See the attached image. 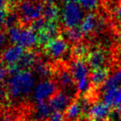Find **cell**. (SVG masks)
Returning a JSON list of instances; mask_svg holds the SVG:
<instances>
[{"instance_id": "6da1fadb", "label": "cell", "mask_w": 121, "mask_h": 121, "mask_svg": "<svg viewBox=\"0 0 121 121\" xmlns=\"http://www.w3.org/2000/svg\"><path fill=\"white\" fill-rule=\"evenodd\" d=\"M36 86V78L29 70H22L12 75L7 83V92L13 99L31 95Z\"/></svg>"}, {"instance_id": "7a4b0ae2", "label": "cell", "mask_w": 121, "mask_h": 121, "mask_svg": "<svg viewBox=\"0 0 121 121\" xmlns=\"http://www.w3.org/2000/svg\"><path fill=\"white\" fill-rule=\"evenodd\" d=\"M89 65L84 59H76L71 64V73L76 85V89L81 93H86L91 88V73Z\"/></svg>"}, {"instance_id": "3957f363", "label": "cell", "mask_w": 121, "mask_h": 121, "mask_svg": "<svg viewBox=\"0 0 121 121\" xmlns=\"http://www.w3.org/2000/svg\"><path fill=\"white\" fill-rule=\"evenodd\" d=\"M45 6L35 0H22L17 5L19 19L24 23H32L41 18Z\"/></svg>"}, {"instance_id": "277c9868", "label": "cell", "mask_w": 121, "mask_h": 121, "mask_svg": "<svg viewBox=\"0 0 121 121\" xmlns=\"http://www.w3.org/2000/svg\"><path fill=\"white\" fill-rule=\"evenodd\" d=\"M84 17V10L78 3L65 4L61 12V21L66 29L80 27Z\"/></svg>"}, {"instance_id": "5b68a950", "label": "cell", "mask_w": 121, "mask_h": 121, "mask_svg": "<svg viewBox=\"0 0 121 121\" xmlns=\"http://www.w3.org/2000/svg\"><path fill=\"white\" fill-rule=\"evenodd\" d=\"M57 86L51 80H42L36 85L32 92L33 99L37 103L49 100L56 93Z\"/></svg>"}, {"instance_id": "8992f818", "label": "cell", "mask_w": 121, "mask_h": 121, "mask_svg": "<svg viewBox=\"0 0 121 121\" xmlns=\"http://www.w3.org/2000/svg\"><path fill=\"white\" fill-rule=\"evenodd\" d=\"M69 49L67 41L63 37H57L51 40L45 45V52L52 59L62 57Z\"/></svg>"}, {"instance_id": "52a82bcc", "label": "cell", "mask_w": 121, "mask_h": 121, "mask_svg": "<svg viewBox=\"0 0 121 121\" xmlns=\"http://www.w3.org/2000/svg\"><path fill=\"white\" fill-rule=\"evenodd\" d=\"M103 26L104 21L100 17H98L94 13H88L84 17L79 27L83 35H91L102 29Z\"/></svg>"}, {"instance_id": "ba28073f", "label": "cell", "mask_w": 121, "mask_h": 121, "mask_svg": "<svg viewBox=\"0 0 121 121\" xmlns=\"http://www.w3.org/2000/svg\"><path fill=\"white\" fill-rule=\"evenodd\" d=\"M24 49L17 45L7 47L2 53V61L8 67L17 65L24 54Z\"/></svg>"}, {"instance_id": "9c48e42d", "label": "cell", "mask_w": 121, "mask_h": 121, "mask_svg": "<svg viewBox=\"0 0 121 121\" xmlns=\"http://www.w3.org/2000/svg\"><path fill=\"white\" fill-rule=\"evenodd\" d=\"M102 101L111 110L121 111V86L104 91Z\"/></svg>"}, {"instance_id": "30bf717a", "label": "cell", "mask_w": 121, "mask_h": 121, "mask_svg": "<svg viewBox=\"0 0 121 121\" xmlns=\"http://www.w3.org/2000/svg\"><path fill=\"white\" fill-rule=\"evenodd\" d=\"M71 95L67 92L60 91L56 92L47 102L53 111L64 112L71 104Z\"/></svg>"}, {"instance_id": "8fae6325", "label": "cell", "mask_w": 121, "mask_h": 121, "mask_svg": "<svg viewBox=\"0 0 121 121\" xmlns=\"http://www.w3.org/2000/svg\"><path fill=\"white\" fill-rule=\"evenodd\" d=\"M60 28L56 22H47L44 27L37 33L38 35V43L44 45L51 40L58 37Z\"/></svg>"}, {"instance_id": "7c38bea8", "label": "cell", "mask_w": 121, "mask_h": 121, "mask_svg": "<svg viewBox=\"0 0 121 121\" xmlns=\"http://www.w3.org/2000/svg\"><path fill=\"white\" fill-rule=\"evenodd\" d=\"M87 64L92 69L104 67L108 60L107 52L101 48H94L89 52L87 57Z\"/></svg>"}, {"instance_id": "4fadbf2b", "label": "cell", "mask_w": 121, "mask_h": 121, "mask_svg": "<svg viewBox=\"0 0 121 121\" xmlns=\"http://www.w3.org/2000/svg\"><path fill=\"white\" fill-rule=\"evenodd\" d=\"M110 112L111 109L103 101H97L90 107L88 115L91 121H99L107 119Z\"/></svg>"}, {"instance_id": "5bb4252c", "label": "cell", "mask_w": 121, "mask_h": 121, "mask_svg": "<svg viewBox=\"0 0 121 121\" xmlns=\"http://www.w3.org/2000/svg\"><path fill=\"white\" fill-rule=\"evenodd\" d=\"M38 43V35L32 28H22L16 45L23 49H31Z\"/></svg>"}, {"instance_id": "9a60e30c", "label": "cell", "mask_w": 121, "mask_h": 121, "mask_svg": "<svg viewBox=\"0 0 121 121\" xmlns=\"http://www.w3.org/2000/svg\"><path fill=\"white\" fill-rule=\"evenodd\" d=\"M109 76V71L106 66L92 69L91 72V82L95 87L102 86Z\"/></svg>"}, {"instance_id": "2e32d148", "label": "cell", "mask_w": 121, "mask_h": 121, "mask_svg": "<svg viewBox=\"0 0 121 121\" xmlns=\"http://www.w3.org/2000/svg\"><path fill=\"white\" fill-rule=\"evenodd\" d=\"M85 111L84 105L82 101L75 100L71 103L66 110L65 111L66 119L70 121H75L81 116L82 113Z\"/></svg>"}, {"instance_id": "e0dca14e", "label": "cell", "mask_w": 121, "mask_h": 121, "mask_svg": "<svg viewBox=\"0 0 121 121\" xmlns=\"http://www.w3.org/2000/svg\"><path fill=\"white\" fill-rule=\"evenodd\" d=\"M52 111L53 110L51 108L50 104L47 101L37 103L35 111L36 119L38 121H44L46 119H48Z\"/></svg>"}, {"instance_id": "ac0fdd59", "label": "cell", "mask_w": 121, "mask_h": 121, "mask_svg": "<svg viewBox=\"0 0 121 121\" xmlns=\"http://www.w3.org/2000/svg\"><path fill=\"white\" fill-rule=\"evenodd\" d=\"M37 60V56L33 51H27L24 52L23 56L21 58L20 61L17 65L22 70H27L28 68L34 66Z\"/></svg>"}, {"instance_id": "d6986e66", "label": "cell", "mask_w": 121, "mask_h": 121, "mask_svg": "<svg viewBox=\"0 0 121 121\" xmlns=\"http://www.w3.org/2000/svg\"><path fill=\"white\" fill-rule=\"evenodd\" d=\"M42 16L47 22H56L60 16V11L56 4H50L45 6Z\"/></svg>"}, {"instance_id": "ffe728a7", "label": "cell", "mask_w": 121, "mask_h": 121, "mask_svg": "<svg viewBox=\"0 0 121 121\" xmlns=\"http://www.w3.org/2000/svg\"><path fill=\"white\" fill-rule=\"evenodd\" d=\"M121 86V71H116L108 77L106 81L102 86L103 91L107 90L114 89V88L120 87Z\"/></svg>"}, {"instance_id": "44dd1931", "label": "cell", "mask_w": 121, "mask_h": 121, "mask_svg": "<svg viewBox=\"0 0 121 121\" xmlns=\"http://www.w3.org/2000/svg\"><path fill=\"white\" fill-rule=\"evenodd\" d=\"M36 74L42 80H48L52 75V69L51 66L44 61H37L34 66Z\"/></svg>"}, {"instance_id": "7402d4cb", "label": "cell", "mask_w": 121, "mask_h": 121, "mask_svg": "<svg viewBox=\"0 0 121 121\" xmlns=\"http://www.w3.org/2000/svg\"><path fill=\"white\" fill-rule=\"evenodd\" d=\"M58 82L60 86H62L63 88H66V89L71 88L75 83L72 73L66 70L62 71L58 76Z\"/></svg>"}, {"instance_id": "603a6c76", "label": "cell", "mask_w": 121, "mask_h": 121, "mask_svg": "<svg viewBox=\"0 0 121 121\" xmlns=\"http://www.w3.org/2000/svg\"><path fill=\"white\" fill-rule=\"evenodd\" d=\"M65 37H66V40H68L69 42H74V43H79V42L83 37V33L80 29V27L68 28L65 31Z\"/></svg>"}, {"instance_id": "cb8c5ba5", "label": "cell", "mask_w": 121, "mask_h": 121, "mask_svg": "<svg viewBox=\"0 0 121 121\" xmlns=\"http://www.w3.org/2000/svg\"><path fill=\"white\" fill-rule=\"evenodd\" d=\"M89 49L87 46L84 43H77L74 46L72 49V54L76 57V59H83L87 57L89 54Z\"/></svg>"}, {"instance_id": "d4e9b609", "label": "cell", "mask_w": 121, "mask_h": 121, "mask_svg": "<svg viewBox=\"0 0 121 121\" xmlns=\"http://www.w3.org/2000/svg\"><path fill=\"white\" fill-rule=\"evenodd\" d=\"M99 0H78V4L85 11L92 13L99 6Z\"/></svg>"}, {"instance_id": "484cf974", "label": "cell", "mask_w": 121, "mask_h": 121, "mask_svg": "<svg viewBox=\"0 0 121 121\" xmlns=\"http://www.w3.org/2000/svg\"><path fill=\"white\" fill-rule=\"evenodd\" d=\"M22 29L18 26H15V27H13L11 28L8 29V37H9V40L12 43H13L14 45L17 43V41L19 39V36L22 32Z\"/></svg>"}, {"instance_id": "4316f807", "label": "cell", "mask_w": 121, "mask_h": 121, "mask_svg": "<svg viewBox=\"0 0 121 121\" xmlns=\"http://www.w3.org/2000/svg\"><path fill=\"white\" fill-rule=\"evenodd\" d=\"M19 20V16L17 13H16L15 12H10L9 13L7 17H6V20L4 22V25L6 26V27L11 28L13 27H15L17 26V22Z\"/></svg>"}, {"instance_id": "83f0119b", "label": "cell", "mask_w": 121, "mask_h": 121, "mask_svg": "<svg viewBox=\"0 0 121 121\" xmlns=\"http://www.w3.org/2000/svg\"><path fill=\"white\" fill-rule=\"evenodd\" d=\"M9 13L7 0H0V25L4 24Z\"/></svg>"}, {"instance_id": "f1b7e54d", "label": "cell", "mask_w": 121, "mask_h": 121, "mask_svg": "<svg viewBox=\"0 0 121 121\" xmlns=\"http://www.w3.org/2000/svg\"><path fill=\"white\" fill-rule=\"evenodd\" d=\"M46 22H47V21H46L44 18H42V17H41V18L37 19V20L34 21L33 22L31 23V28H32L34 32H39L44 27Z\"/></svg>"}, {"instance_id": "f546056e", "label": "cell", "mask_w": 121, "mask_h": 121, "mask_svg": "<svg viewBox=\"0 0 121 121\" xmlns=\"http://www.w3.org/2000/svg\"><path fill=\"white\" fill-rule=\"evenodd\" d=\"M66 119V114L64 112H60V111H52L49 117V121H65Z\"/></svg>"}, {"instance_id": "4dcf8cb0", "label": "cell", "mask_w": 121, "mask_h": 121, "mask_svg": "<svg viewBox=\"0 0 121 121\" xmlns=\"http://www.w3.org/2000/svg\"><path fill=\"white\" fill-rule=\"evenodd\" d=\"M9 74V71L7 66H0V84H2L3 82H4L7 80Z\"/></svg>"}, {"instance_id": "1f68e13d", "label": "cell", "mask_w": 121, "mask_h": 121, "mask_svg": "<svg viewBox=\"0 0 121 121\" xmlns=\"http://www.w3.org/2000/svg\"><path fill=\"white\" fill-rule=\"evenodd\" d=\"M114 17L119 23H121V3H119L114 9Z\"/></svg>"}, {"instance_id": "d6a6232c", "label": "cell", "mask_w": 121, "mask_h": 121, "mask_svg": "<svg viewBox=\"0 0 121 121\" xmlns=\"http://www.w3.org/2000/svg\"><path fill=\"white\" fill-rule=\"evenodd\" d=\"M8 95H8L7 91L0 86V104H3V103L5 101V99H7Z\"/></svg>"}, {"instance_id": "836d02e7", "label": "cell", "mask_w": 121, "mask_h": 121, "mask_svg": "<svg viewBox=\"0 0 121 121\" xmlns=\"http://www.w3.org/2000/svg\"><path fill=\"white\" fill-rule=\"evenodd\" d=\"M7 41V36L4 33V32H3V30L0 28V48L4 46V44L6 43Z\"/></svg>"}, {"instance_id": "e575fe53", "label": "cell", "mask_w": 121, "mask_h": 121, "mask_svg": "<svg viewBox=\"0 0 121 121\" xmlns=\"http://www.w3.org/2000/svg\"><path fill=\"white\" fill-rule=\"evenodd\" d=\"M60 1H62L65 4H69V3H76L78 0H60Z\"/></svg>"}, {"instance_id": "d590c367", "label": "cell", "mask_w": 121, "mask_h": 121, "mask_svg": "<svg viewBox=\"0 0 121 121\" xmlns=\"http://www.w3.org/2000/svg\"><path fill=\"white\" fill-rule=\"evenodd\" d=\"M42 1L44 3H47V4H53V2H55L56 0H42Z\"/></svg>"}, {"instance_id": "8d00e7d4", "label": "cell", "mask_w": 121, "mask_h": 121, "mask_svg": "<svg viewBox=\"0 0 121 121\" xmlns=\"http://www.w3.org/2000/svg\"><path fill=\"white\" fill-rule=\"evenodd\" d=\"M118 37H119V42H121V27H120V29H119V34H118Z\"/></svg>"}, {"instance_id": "74e56055", "label": "cell", "mask_w": 121, "mask_h": 121, "mask_svg": "<svg viewBox=\"0 0 121 121\" xmlns=\"http://www.w3.org/2000/svg\"><path fill=\"white\" fill-rule=\"evenodd\" d=\"M3 121H12V119H11L10 117H5Z\"/></svg>"}, {"instance_id": "f35d334b", "label": "cell", "mask_w": 121, "mask_h": 121, "mask_svg": "<svg viewBox=\"0 0 121 121\" xmlns=\"http://www.w3.org/2000/svg\"><path fill=\"white\" fill-rule=\"evenodd\" d=\"M99 121H109V120H108V119H103V120H99Z\"/></svg>"}, {"instance_id": "ab89813d", "label": "cell", "mask_w": 121, "mask_h": 121, "mask_svg": "<svg viewBox=\"0 0 121 121\" xmlns=\"http://www.w3.org/2000/svg\"><path fill=\"white\" fill-rule=\"evenodd\" d=\"M120 71H121V64H120Z\"/></svg>"}, {"instance_id": "60d3db41", "label": "cell", "mask_w": 121, "mask_h": 121, "mask_svg": "<svg viewBox=\"0 0 121 121\" xmlns=\"http://www.w3.org/2000/svg\"><path fill=\"white\" fill-rule=\"evenodd\" d=\"M11 1H13V0H11Z\"/></svg>"}]
</instances>
